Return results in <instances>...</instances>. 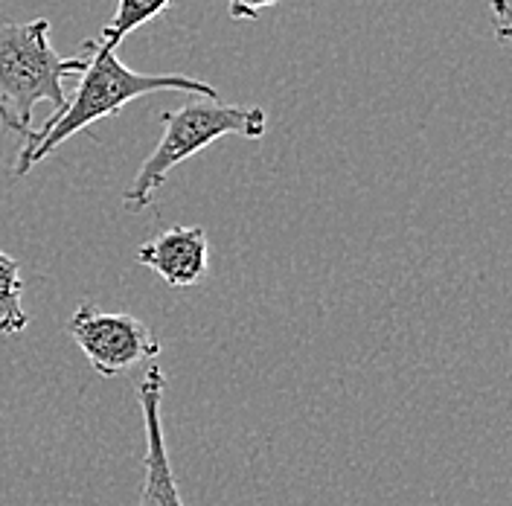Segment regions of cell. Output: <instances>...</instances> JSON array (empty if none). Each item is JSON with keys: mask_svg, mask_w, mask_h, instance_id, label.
<instances>
[{"mask_svg": "<svg viewBox=\"0 0 512 506\" xmlns=\"http://www.w3.org/2000/svg\"><path fill=\"white\" fill-rule=\"evenodd\" d=\"M88 50V67L79 73L76 94L67 99L59 114L47 117L44 126L32 128V134L24 140L21 155L15 163V175H27L35 163L47 160L62 143H67L73 134L91 128L99 120L117 117L128 102L149 94H192L201 99H219V91L201 79L181 76V73H134L131 67L120 62L117 50L99 44V41H85Z\"/></svg>", "mask_w": 512, "mask_h": 506, "instance_id": "cell-1", "label": "cell"}, {"mask_svg": "<svg viewBox=\"0 0 512 506\" xmlns=\"http://www.w3.org/2000/svg\"><path fill=\"white\" fill-rule=\"evenodd\" d=\"M160 126H163L160 143L152 149V155L140 163L131 187L123 195V207L128 213H140V210L152 207L169 172L178 163L204 152L210 143L222 140L227 134L259 140L265 134V111L192 96L178 111H163Z\"/></svg>", "mask_w": 512, "mask_h": 506, "instance_id": "cell-2", "label": "cell"}, {"mask_svg": "<svg viewBox=\"0 0 512 506\" xmlns=\"http://www.w3.org/2000/svg\"><path fill=\"white\" fill-rule=\"evenodd\" d=\"M88 67V50L62 56L50 44V21L0 24V105L9 111L21 140L32 134V111L38 102H53V114L67 105L64 76Z\"/></svg>", "mask_w": 512, "mask_h": 506, "instance_id": "cell-3", "label": "cell"}, {"mask_svg": "<svg viewBox=\"0 0 512 506\" xmlns=\"http://www.w3.org/2000/svg\"><path fill=\"white\" fill-rule=\"evenodd\" d=\"M67 329L102 379L123 376L131 367L160 355L158 335L128 312H105L94 303H82Z\"/></svg>", "mask_w": 512, "mask_h": 506, "instance_id": "cell-4", "label": "cell"}, {"mask_svg": "<svg viewBox=\"0 0 512 506\" xmlns=\"http://www.w3.org/2000/svg\"><path fill=\"white\" fill-rule=\"evenodd\" d=\"M163 384L166 376L158 364H152L143 379L137 381V399L143 408L146 425V454H143V489L137 506H184L178 480L169 463L166 434H163Z\"/></svg>", "mask_w": 512, "mask_h": 506, "instance_id": "cell-5", "label": "cell"}, {"mask_svg": "<svg viewBox=\"0 0 512 506\" xmlns=\"http://www.w3.org/2000/svg\"><path fill=\"white\" fill-rule=\"evenodd\" d=\"M140 265L155 271L169 288H192L201 283L210 265V239L204 227H169L134 253Z\"/></svg>", "mask_w": 512, "mask_h": 506, "instance_id": "cell-6", "label": "cell"}, {"mask_svg": "<svg viewBox=\"0 0 512 506\" xmlns=\"http://www.w3.org/2000/svg\"><path fill=\"white\" fill-rule=\"evenodd\" d=\"M30 326L24 312V280L21 265L6 251H0V335H21Z\"/></svg>", "mask_w": 512, "mask_h": 506, "instance_id": "cell-7", "label": "cell"}, {"mask_svg": "<svg viewBox=\"0 0 512 506\" xmlns=\"http://www.w3.org/2000/svg\"><path fill=\"white\" fill-rule=\"evenodd\" d=\"M169 6H172V0H117L114 18L102 27V32L96 35V41L111 47V50H117L128 32L149 24L152 18L163 15Z\"/></svg>", "mask_w": 512, "mask_h": 506, "instance_id": "cell-8", "label": "cell"}, {"mask_svg": "<svg viewBox=\"0 0 512 506\" xmlns=\"http://www.w3.org/2000/svg\"><path fill=\"white\" fill-rule=\"evenodd\" d=\"M280 0H227V12L233 21H254L262 9L277 6Z\"/></svg>", "mask_w": 512, "mask_h": 506, "instance_id": "cell-9", "label": "cell"}, {"mask_svg": "<svg viewBox=\"0 0 512 506\" xmlns=\"http://www.w3.org/2000/svg\"><path fill=\"white\" fill-rule=\"evenodd\" d=\"M492 12H495V18H498V41L501 44H507V38H510V21H507V0H492Z\"/></svg>", "mask_w": 512, "mask_h": 506, "instance_id": "cell-10", "label": "cell"}, {"mask_svg": "<svg viewBox=\"0 0 512 506\" xmlns=\"http://www.w3.org/2000/svg\"><path fill=\"white\" fill-rule=\"evenodd\" d=\"M0 126L6 128V131H15V134H18V128H15V123H12V117H9V111H6L3 105H0Z\"/></svg>", "mask_w": 512, "mask_h": 506, "instance_id": "cell-11", "label": "cell"}]
</instances>
